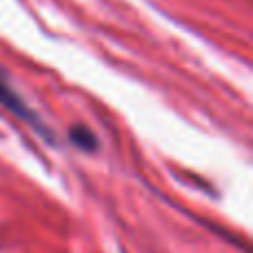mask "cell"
<instances>
[{"instance_id": "obj_1", "label": "cell", "mask_w": 253, "mask_h": 253, "mask_svg": "<svg viewBox=\"0 0 253 253\" xmlns=\"http://www.w3.org/2000/svg\"><path fill=\"white\" fill-rule=\"evenodd\" d=\"M0 105L7 107V109L11 111V114H16L18 118H22V120H27L29 125H34L36 129H42V125H38L36 114L25 105V102H22V98L18 96L11 87H9V83L4 80L2 74H0Z\"/></svg>"}, {"instance_id": "obj_2", "label": "cell", "mask_w": 253, "mask_h": 253, "mask_svg": "<svg viewBox=\"0 0 253 253\" xmlns=\"http://www.w3.org/2000/svg\"><path fill=\"white\" fill-rule=\"evenodd\" d=\"M71 140H74L78 147L87 149V151H91V149L96 147V135H93L87 126H80V125L71 129Z\"/></svg>"}]
</instances>
